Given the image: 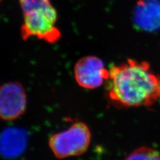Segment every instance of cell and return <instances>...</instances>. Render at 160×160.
<instances>
[{"label": "cell", "mask_w": 160, "mask_h": 160, "mask_svg": "<svg viewBox=\"0 0 160 160\" xmlns=\"http://www.w3.org/2000/svg\"><path fill=\"white\" fill-rule=\"evenodd\" d=\"M106 92L117 108L151 107L160 101V76L148 62L128 59L110 68Z\"/></svg>", "instance_id": "6da1fadb"}, {"label": "cell", "mask_w": 160, "mask_h": 160, "mask_svg": "<svg viewBox=\"0 0 160 160\" xmlns=\"http://www.w3.org/2000/svg\"><path fill=\"white\" fill-rule=\"evenodd\" d=\"M23 15L21 36L23 40L36 38L49 43L62 36L57 26L58 14L50 0H19Z\"/></svg>", "instance_id": "7a4b0ae2"}, {"label": "cell", "mask_w": 160, "mask_h": 160, "mask_svg": "<svg viewBox=\"0 0 160 160\" xmlns=\"http://www.w3.org/2000/svg\"><path fill=\"white\" fill-rule=\"evenodd\" d=\"M91 138L87 125L76 122L65 131L52 135L49 138V147L58 159L79 156L88 150Z\"/></svg>", "instance_id": "3957f363"}, {"label": "cell", "mask_w": 160, "mask_h": 160, "mask_svg": "<svg viewBox=\"0 0 160 160\" xmlns=\"http://www.w3.org/2000/svg\"><path fill=\"white\" fill-rule=\"evenodd\" d=\"M74 77L80 87L93 89L100 87L109 78V69L102 59L94 56L80 58L75 64Z\"/></svg>", "instance_id": "277c9868"}, {"label": "cell", "mask_w": 160, "mask_h": 160, "mask_svg": "<svg viewBox=\"0 0 160 160\" xmlns=\"http://www.w3.org/2000/svg\"><path fill=\"white\" fill-rule=\"evenodd\" d=\"M27 108V96L22 85L8 82L0 89V115L5 121H13L22 116Z\"/></svg>", "instance_id": "5b68a950"}, {"label": "cell", "mask_w": 160, "mask_h": 160, "mask_svg": "<svg viewBox=\"0 0 160 160\" xmlns=\"http://www.w3.org/2000/svg\"><path fill=\"white\" fill-rule=\"evenodd\" d=\"M134 25L144 32H153L160 29V2L138 0L133 14Z\"/></svg>", "instance_id": "8992f818"}, {"label": "cell", "mask_w": 160, "mask_h": 160, "mask_svg": "<svg viewBox=\"0 0 160 160\" xmlns=\"http://www.w3.org/2000/svg\"><path fill=\"white\" fill-rule=\"evenodd\" d=\"M28 133L26 130L9 128L4 130L1 137V153L5 158L19 156L27 146Z\"/></svg>", "instance_id": "52a82bcc"}, {"label": "cell", "mask_w": 160, "mask_h": 160, "mask_svg": "<svg viewBox=\"0 0 160 160\" xmlns=\"http://www.w3.org/2000/svg\"><path fill=\"white\" fill-rule=\"evenodd\" d=\"M125 160H160V152L148 146H141L130 153Z\"/></svg>", "instance_id": "ba28073f"}]
</instances>
